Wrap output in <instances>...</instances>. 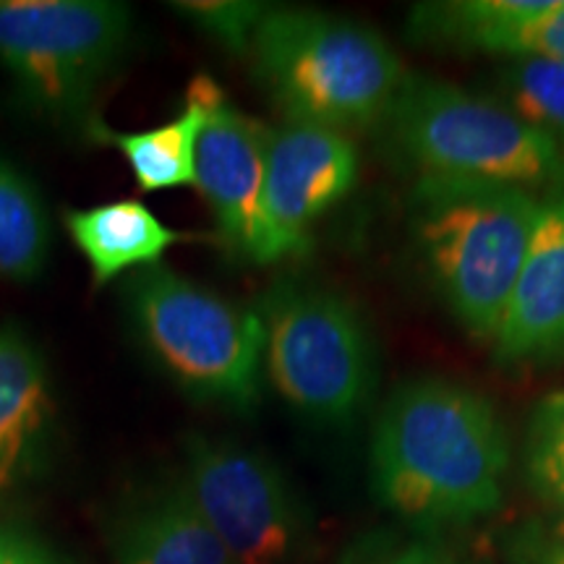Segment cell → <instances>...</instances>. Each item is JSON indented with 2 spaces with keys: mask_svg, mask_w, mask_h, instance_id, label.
Wrapping results in <instances>:
<instances>
[{
  "mask_svg": "<svg viewBox=\"0 0 564 564\" xmlns=\"http://www.w3.org/2000/svg\"><path fill=\"white\" fill-rule=\"evenodd\" d=\"M507 463L489 400L444 379L400 387L371 440L373 491L419 525L468 523L497 510Z\"/></svg>",
  "mask_w": 564,
  "mask_h": 564,
  "instance_id": "cell-1",
  "label": "cell"
},
{
  "mask_svg": "<svg viewBox=\"0 0 564 564\" xmlns=\"http://www.w3.org/2000/svg\"><path fill=\"white\" fill-rule=\"evenodd\" d=\"M249 58L288 121L333 131L384 118L405 84L403 63L377 32L308 9H267Z\"/></svg>",
  "mask_w": 564,
  "mask_h": 564,
  "instance_id": "cell-2",
  "label": "cell"
},
{
  "mask_svg": "<svg viewBox=\"0 0 564 564\" xmlns=\"http://www.w3.org/2000/svg\"><path fill=\"white\" fill-rule=\"evenodd\" d=\"M413 228L444 303L476 337L497 335L546 199L523 188L419 181Z\"/></svg>",
  "mask_w": 564,
  "mask_h": 564,
  "instance_id": "cell-3",
  "label": "cell"
},
{
  "mask_svg": "<svg viewBox=\"0 0 564 564\" xmlns=\"http://www.w3.org/2000/svg\"><path fill=\"white\" fill-rule=\"evenodd\" d=\"M390 137L419 181L560 194L564 147L505 105L453 84L405 79L387 110Z\"/></svg>",
  "mask_w": 564,
  "mask_h": 564,
  "instance_id": "cell-4",
  "label": "cell"
},
{
  "mask_svg": "<svg viewBox=\"0 0 564 564\" xmlns=\"http://www.w3.org/2000/svg\"><path fill=\"white\" fill-rule=\"evenodd\" d=\"M121 295L133 335L183 392L241 413L259 403L264 366L259 312L165 264L131 272Z\"/></svg>",
  "mask_w": 564,
  "mask_h": 564,
  "instance_id": "cell-5",
  "label": "cell"
},
{
  "mask_svg": "<svg viewBox=\"0 0 564 564\" xmlns=\"http://www.w3.org/2000/svg\"><path fill=\"white\" fill-rule=\"evenodd\" d=\"M129 42L131 9L123 3L0 0V66L19 100L55 126L87 131Z\"/></svg>",
  "mask_w": 564,
  "mask_h": 564,
  "instance_id": "cell-6",
  "label": "cell"
},
{
  "mask_svg": "<svg viewBox=\"0 0 564 564\" xmlns=\"http://www.w3.org/2000/svg\"><path fill=\"white\" fill-rule=\"evenodd\" d=\"M264 369L285 403L327 426L358 419L377 382L369 327L348 299L324 285L282 280L259 308Z\"/></svg>",
  "mask_w": 564,
  "mask_h": 564,
  "instance_id": "cell-7",
  "label": "cell"
},
{
  "mask_svg": "<svg viewBox=\"0 0 564 564\" xmlns=\"http://www.w3.org/2000/svg\"><path fill=\"white\" fill-rule=\"evenodd\" d=\"M183 491L236 564H285L303 539V514L285 476L236 442L188 436Z\"/></svg>",
  "mask_w": 564,
  "mask_h": 564,
  "instance_id": "cell-8",
  "label": "cell"
},
{
  "mask_svg": "<svg viewBox=\"0 0 564 564\" xmlns=\"http://www.w3.org/2000/svg\"><path fill=\"white\" fill-rule=\"evenodd\" d=\"M358 152L343 131L291 123L272 131L251 264L299 257L312 243V225L350 194Z\"/></svg>",
  "mask_w": 564,
  "mask_h": 564,
  "instance_id": "cell-9",
  "label": "cell"
},
{
  "mask_svg": "<svg viewBox=\"0 0 564 564\" xmlns=\"http://www.w3.org/2000/svg\"><path fill=\"white\" fill-rule=\"evenodd\" d=\"M272 131L225 100L209 76L207 118L196 139L194 186L209 204L217 241L232 262H251Z\"/></svg>",
  "mask_w": 564,
  "mask_h": 564,
  "instance_id": "cell-10",
  "label": "cell"
},
{
  "mask_svg": "<svg viewBox=\"0 0 564 564\" xmlns=\"http://www.w3.org/2000/svg\"><path fill=\"white\" fill-rule=\"evenodd\" d=\"M494 340L505 361L564 356V192L544 204Z\"/></svg>",
  "mask_w": 564,
  "mask_h": 564,
  "instance_id": "cell-11",
  "label": "cell"
},
{
  "mask_svg": "<svg viewBox=\"0 0 564 564\" xmlns=\"http://www.w3.org/2000/svg\"><path fill=\"white\" fill-rule=\"evenodd\" d=\"M68 238L87 259L95 285H108L121 274L160 264L173 246L192 243L196 236L167 228L137 199H116L89 209H68Z\"/></svg>",
  "mask_w": 564,
  "mask_h": 564,
  "instance_id": "cell-12",
  "label": "cell"
},
{
  "mask_svg": "<svg viewBox=\"0 0 564 564\" xmlns=\"http://www.w3.org/2000/svg\"><path fill=\"white\" fill-rule=\"evenodd\" d=\"M116 564H236L181 489L154 491L112 528Z\"/></svg>",
  "mask_w": 564,
  "mask_h": 564,
  "instance_id": "cell-13",
  "label": "cell"
},
{
  "mask_svg": "<svg viewBox=\"0 0 564 564\" xmlns=\"http://www.w3.org/2000/svg\"><path fill=\"white\" fill-rule=\"evenodd\" d=\"M209 74L194 76L186 100L173 121L147 131H116L95 118L84 137L116 147L129 162L139 192H165V188L194 186L196 139L207 118Z\"/></svg>",
  "mask_w": 564,
  "mask_h": 564,
  "instance_id": "cell-14",
  "label": "cell"
},
{
  "mask_svg": "<svg viewBox=\"0 0 564 564\" xmlns=\"http://www.w3.org/2000/svg\"><path fill=\"white\" fill-rule=\"evenodd\" d=\"M51 415L40 352L19 329H0V486L11 484Z\"/></svg>",
  "mask_w": 564,
  "mask_h": 564,
  "instance_id": "cell-15",
  "label": "cell"
},
{
  "mask_svg": "<svg viewBox=\"0 0 564 564\" xmlns=\"http://www.w3.org/2000/svg\"><path fill=\"white\" fill-rule=\"evenodd\" d=\"M552 0H455L421 3L411 13V37L460 51L499 53L520 24L544 13Z\"/></svg>",
  "mask_w": 564,
  "mask_h": 564,
  "instance_id": "cell-16",
  "label": "cell"
},
{
  "mask_svg": "<svg viewBox=\"0 0 564 564\" xmlns=\"http://www.w3.org/2000/svg\"><path fill=\"white\" fill-rule=\"evenodd\" d=\"M51 257V217L26 173L0 154V278L32 282Z\"/></svg>",
  "mask_w": 564,
  "mask_h": 564,
  "instance_id": "cell-17",
  "label": "cell"
},
{
  "mask_svg": "<svg viewBox=\"0 0 564 564\" xmlns=\"http://www.w3.org/2000/svg\"><path fill=\"white\" fill-rule=\"evenodd\" d=\"M505 108L564 147V63L544 55H512L499 70Z\"/></svg>",
  "mask_w": 564,
  "mask_h": 564,
  "instance_id": "cell-18",
  "label": "cell"
},
{
  "mask_svg": "<svg viewBox=\"0 0 564 564\" xmlns=\"http://www.w3.org/2000/svg\"><path fill=\"white\" fill-rule=\"evenodd\" d=\"M183 19H188L196 30L209 34L236 55H249L251 37L267 6L243 3V0H186L171 3Z\"/></svg>",
  "mask_w": 564,
  "mask_h": 564,
  "instance_id": "cell-19",
  "label": "cell"
},
{
  "mask_svg": "<svg viewBox=\"0 0 564 564\" xmlns=\"http://www.w3.org/2000/svg\"><path fill=\"white\" fill-rule=\"evenodd\" d=\"M528 474L535 491L564 507V405H541L528 440Z\"/></svg>",
  "mask_w": 564,
  "mask_h": 564,
  "instance_id": "cell-20",
  "label": "cell"
},
{
  "mask_svg": "<svg viewBox=\"0 0 564 564\" xmlns=\"http://www.w3.org/2000/svg\"><path fill=\"white\" fill-rule=\"evenodd\" d=\"M502 55H544L564 63V0H552L544 13L520 24L507 37Z\"/></svg>",
  "mask_w": 564,
  "mask_h": 564,
  "instance_id": "cell-21",
  "label": "cell"
},
{
  "mask_svg": "<svg viewBox=\"0 0 564 564\" xmlns=\"http://www.w3.org/2000/svg\"><path fill=\"white\" fill-rule=\"evenodd\" d=\"M0 564H58V560L32 535L0 528Z\"/></svg>",
  "mask_w": 564,
  "mask_h": 564,
  "instance_id": "cell-22",
  "label": "cell"
},
{
  "mask_svg": "<svg viewBox=\"0 0 564 564\" xmlns=\"http://www.w3.org/2000/svg\"><path fill=\"white\" fill-rule=\"evenodd\" d=\"M387 564H455L447 554L440 552L436 546H426V544H413L403 549L400 554H394Z\"/></svg>",
  "mask_w": 564,
  "mask_h": 564,
  "instance_id": "cell-23",
  "label": "cell"
},
{
  "mask_svg": "<svg viewBox=\"0 0 564 564\" xmlns=\"http://www.w3.org/2000/svg\"><path fill=\"white\" fill-rule=\"evenodd\" d=\"M533 564H564V544L552 539L533 554Z\"/></svg>",
  "mask_w": 564,
  "mask_h": 564,
  "instance_id": "cell-24",
  "label": "cell"
},
{
  "mask_svg": "<svg viewBox=\"0 0 564 564\" xmlns=\"http://www.w3.org/2000/svg\"><path fill=\"white\" fill-rule=\"evenodd\" d=\"M549 403H556V405H564V392H556L549 398Z\"/></svg>",
  "mask_w": 564,
  "mask_h": 564,
  "instance_id": "cell-25",
  "label": "cell"
},
{
  "mask_svg": "<svg viewBox=\"0 0 564 564\" xmlns=\"http://www.w3.org/2000/svg\"><path fill=\"white\" fill-rule=\"evenodd\" d=\"M554 539L562 541V544H564V520H562L560 525H556V535H554Z\"/></svg>",
  "mask_w": 564,
  "mask_h": 564,
  "instance_id": "cell-26",
  "label": "cell"
}]
</instances>
